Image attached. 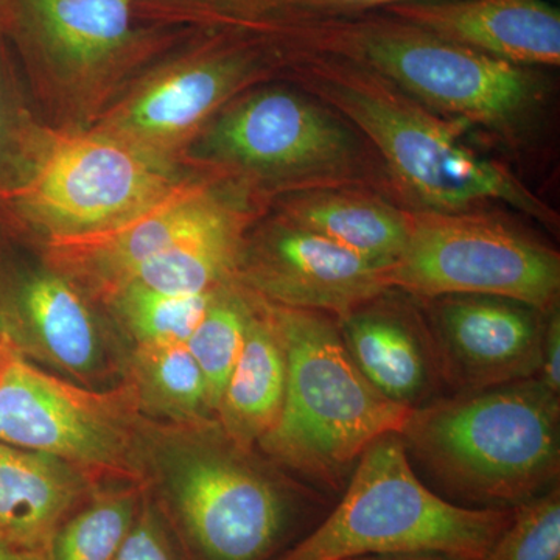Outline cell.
I'll use <instances>...</instances> for the list:
<instances>
[{
  "mask_svg": "<svg viewBox=\"0 0 560 560\" xmlns=\"http://www.w3.org/2000/svg\"><path fill=\"white\" fill-rule=\"evenodd\" d=\"M282 474L217 420L156 422L145 488L187 560H276L330 511L318 490Z\"/></svg>",
  "mask_w": 560,
  "mask_h": 560,
  "instance_id": "1",
  "label": "cell"
},
{
  "mask_svg": "<svg viewBox=\"0 0 560 560\" xmlns=\"http://www.w3.org/2000/svg\"><path fill=\"white\" fill-rule=\"evenodd\" d=\"M279 50L280 66L289 69L301 91L368 140L407 208L486 212L482 209L506 206L547 230H558L556 210L510 168L467 147L459 121L440 116L353 62L312 51Z\"/></svg>",
  "mask_w": 560,
  "mask_h": 560,
  "instance_id": "2",
  "label": "cell"
},
{
  "mask_svg": "<svg viewBox=\"0 0 560 560\" xmlns=\"http://www.w3.org/2000/svg\"><path fill=\"white\" fill-rule=\"evenodd\" d=\"M377 73L442 117L480 128L511 150L539 138L548 105L540 69L486 57L385 11L285 22L249 32Z\"/></svg>",
  "mask_w": 560,
  "mask_h": 560,
  "instance_id": "3",
  "label": "cell"
},
{
  "mask_svg": "<svg viewBox=\"0 0 560 560\" xmlns=\"http://www.w3.org/2000/svg\"><path fill=\"white\" fill-rule=\"evenodd\" d=\"M400 438L459 506L514 510L559 485L560 396L539 377L438 397L412 410Z\"/></svg>",
  "mask_w": 560,
  "mask_h": 560,
  "instance_id": "4",
  "label": "cell"
},
{
  "mask_svg": "<svg viewBox=\"0 0 560 560\" xmlns=\"http://www.w3.org/2000/svg\"><path fill=\"white\" fill-rule=\"evenodd\" d=\"M271 308L285 348V397L256 451L315 490L342 492L363 452L385 434H400L412 410L361 374L335 316Z\"/></svg>",
  "mask_w": 560,
  "mask_h": 560,
  "instance_id": "5",
  "label": "cell"
},
{
  "mask_svg": "<svg viewBox=\"0 0 560 560\" xmlns=\"http://www.w3.org/2000/svg\"><path fill=\"white\" fill-rule=\"evenodd\" d=\"M514 510H471L430 489L416 474L399 433L372 442L342 497L276 560H350L442 555L481 560Z\"/></svg>",
  "mask_w": 560,
  "mask_h": 560,
  "instance_id": "6",
  "label": "cell"
},
{
  "mask_svg": "<svg viewBox=\"0 0 560 560\" xmlns=\"http://www.w3.org/2000/svg\"><path fill=\"white\" fill-rule=\"evenodd\" d=\"M206 149L215 162L287 194L363 189L405 206L368 140L304 91L265 88L230 103Z\"/></svg>",
  "mask_w": 560,
  "mask_h": 560,
  "instance_id": "7",
  "label": "cell"
},
{
  "mask_svg": "<svg viewBox=\"0 0 560 560\" xmlns=\"http://www.w3.org/2000/svg\"><path fill=\"white\" fill-rule=\"evenodd\" d=\"M156 420L139 410L121 378L86 388L0 349V442L75 464L102 485L147 486Z\"/></svg>",
  "mask_w": 560,
  "mask_h": 560,
  "instance_id": "8",
  "label": "cell"
},
{
  "mask_svg": "<svg viewBox=\"0 0 560 560\" xmlns=\"http://www.w3.org/2000/svg\"><path fill=\"white\" fill-rule=\"evenodd\" d=\"M386 283L418 301L485 294L550 313L559 307L560 256L489 212L410 209L407 248Z\"/></svg>",
  "mask_w": 560,
  "mask_h": 560,
  "instance_id": "9",
  "label": "cell"
},
{
  "mask_svg": "<svg viewBox=\"0 0 560 560\" xmlns=\"http://www.w3.org/2000/svg\"><path fill=\"white\" fill-rule=\"evenodd\" d=\"M143 151L103 136L58 138L22 191L51 238L106 230L136 215L171 189Z\"/></svg>",
  "mask_w": 560,
  "mask_h": 560,
  "instance_id": "10",
  "label": "cell"
},
{
  "mask_svg": "<svg viewBox=\"0 0 560 560\" xmlns=\"http://www.w3.org/2000/svg\"><path fill=\"white\" fill-rule=\"evenodd\" d=\"M388 270L279 215L246 234L234 280L272 305L340 319L389 290Z\"/></svg>",
  "mask_w": 560,
  "mask_h": 560,
  "instance_id": "11",
  "label": "cell"
},
{
  "mask_svg": "<svg viewBox=\"0 0 560 560\" xmlns=\"http://www.w3.org/2000/svg\"><path fill=\"white\" fill-rule=\"evenodd\" d=\"M445 388L477 393L539 377L548 313L485 294L418 301Z\"/></svg>",
  "mask_w": 560,
  "mask_h": 560,
  "instance_id": "12",
  "label": "cell"
},
{
  "mask_svg": "<svg viewBox=\"0 0 560 560\" xmlns=\"http://www.w3.org/2000/svg\"><path fill=\"white\" fill-rule=\"evenodd\" d=\"M242 33L212 40L154 77L121 106L109 136L140 151L167 145L189 136L245 86L264 79L282 54L267 39Z\"/></svg>",
  "mask_w": 560,
  "mask_h": 560,
  "instance_id": "13",
  "label": "cell"
},
{
  "mask_svg": "<svg viewBox=\"0 0 560 560\" xmlns=\"http://www.w3.org/2000/svg\"><path fill=\"white\" fill-rule=\"evenodd\" d=\"M0 324L11 348L50 374L94 389L124 378L128 348L102 326L83 291L51 268L14 285L0 302Z\"/></svg>",
  "mask_w": 560,
  "mask_h": 560,
  "instance_id": "14",
  "label": "cell"
},
{
  "mask_svg": "<svg viewBox=\"0 0 560 560\" xmlns=\"http://www.w3.org/2000/svg\"><path fill=\"white\" fill-rule=\"evenodd\" d=\"M385 291L338 320L350 359L388 399L416 408L445 388L429 329L416 300Z\"/></svg>",
  "mask_w": 560,
  "mask_h": 560,
  "instance_id": "15",
  "label": "cell"
},
{
  "mask_svg": "<svg viewBox=\"0 0 560 560\" xmlns=\"http://www.w3.org/2000/svg\"><path fill=\"white\" fill-rule=\"evenodd\" d=\"M382 11L512 66L560 65V11L547 0H427Z\"/></svg>",
  "mask_w": 560,
  "mask_h": 560,
  "instance_id": "16",
  "label": "cell"
},
{
  "mask_svg": "<svg viewBox=\"0 0 560 560\" xmlns=\"http://www.w3.org/2000/svg\"><path fill=\"white\" fill-rule=\"evenodd\" d=\"M101 486L58 456L0 442V541L46 552L62 523Z\"/></svg>",
  "mask_w": 560,
  "mask_h": 560,
  "instance_id": "17",
  "label": "cell"
},
{
  "mask_svg": "<svg viewBox=\"0 0 560 560\" xmlns=\"http://www.w3.org/2000/svg\"><path fill=\"white\" fill-rule=\"evenodd\" d=\"M36 46L55 65L95 70L135 49V0H16Z\"/></svg>",
  "mask_w": 560,
  "mask_h": 560,
  "instance_id": "18",
  "label": "cell"
},
{
  "mask_svg": "<svg viewBox=\"0 0 560 560\" xmlns=\"http://www.w3.org/2000/svg\"><path fill=\"white\" fill-rule=\"evenodd\" d=\"M279 215L388 268L399 259L410 237V209L371 190L287 194Z\"/></svg>",
  "mask_w": 560,
  "mask_h": 560,
  "instance_id": "19",
  "label": "cell"
},
{
  "mask_svg": "<svg viewBox=\"0 0 560 560\" xmlns=\"http://www.w3.org/2000/svg\"><path fill=\"white\" fill-rule=\"evenodd\" d=\"M287 385V355L270 302L253 294V311L237 364L217 408L226 436L246 451L278 422Z\"/></svg>",
  "mask_w": 560,
  "mask_h": 560,
  "instance_id": "20",
  "label": "cell"
},
{
  "mask_svg": "<svg viewBox=\"0 0 560 560\" xmlns=\"http://www.w3.org/2000/svg\"><path fill=\"white\" fill-rule=\"evenodd\" d=\"M250 220L245 209L221 200L200 223L138 265L117 289L139 285L173 294L219 289L234 280Z\"/></svg>",
  "mask_w": 560,
  "mask_h": 560,
  "instance_id": "21",
  "label": "cell"
},
{
  "mask_svg": "<svg viewBox=\"0 0 560 560\" xmlns=\"http://www.w3.org/2000/svg\"><path fill=\"white\" fill-rule=\"evenodd\" d=\"M124 378L145 418L175 425L217 420L205 375L186 345L128 346Z\"/></svg>",
  "mask_w": 560,
  "mask_h": 560,
  "instance_id": "22",
  "label": "cell"
},
{
  "mask_svg": "<svg viewBox=\"0 0 560 560\" xmlns=\"http://www.w3.org/2000/svg\"><path fill=\"white\" fill-rule=\"evenodd\" d=\"M145 486L103 485L55 533L47 560H113L138 517Z\"/></svg>",
  "mask_w": 560,
  "mask_h": 560,
  "instance_id": "23",
  "label": "cell"
},
{
  "mask_svg": "<svg viewBox=\"0 0 560 560\" xmlns=\"http://www.w3.org/2000/svg\"><path fill=\"white\" fill-rule=\"evenodd\" d=\"M215 291L173 294L124 285L102 302L116 316L128 346L186 345L205 318Z\"/></svg>",
  "mask_w": 560,
  "mask_h": 560,
  "instance_id": "24",
  "label": "cell"
},
{
  "mask_svg": "<svg viewBox=\"0 0 560 560\" xmlns=\"http://www.w3.org/2000/svg\"><path fill=\"white\" fill-rule=\"evenodd\" d=\"M250 311L253 293L230 280L217 289L205 318L186 342L205 375L215 418L223 390L242 353Z\"/></svg>",
  "mask_w": 560,
  "mask_h": 560,
  "instance_id": "25",
  "label": "cell"
},
{
  "mask_svg": "<svg viewBox=\"0 0 560 560\" xmlns=\"http://www.w3.org/2000/svg\"><path fill=\"white\" fill-rule=\"evenodd\" d=\"M481 560H560L559 485L514 508L511 522Z\"/></svg>",
  "mask_w": 560,
  "mask_h": 560,
  "instance_id": "26",
  "label": "cell"
},
{
  "mask_svg": "<svg viewBox=\"0 0 560 560\" xmlns=\"http://www.w3.org/2000/svg\"><path fill=\"white\" fill-rule=\"evenodd\" d=\"M412 2L427 0H232L217 24L250 32L265 25L355 16Z\"/></svg>",
  "mask_w": 560,
  "mask_h": 560,
  "instance_id": "27",
  "label": "cell"
},
{
  "mask_svg": "<svg viewBox=\"0 0 560 560\" xmlns=\"http://www.w3.org/2000/svg\"><path fill=\"white\" fill-rule=\"evenodd\" d=\"M113 560H187L175 533L147 488L138 517Z\"/></svg>",
  "mask_w": 560,
  "mask_h": 560,
  "instance_id": "28",
  "label": "cell"
},
{
  "mask_svg": "<svg viewBox=\"0 0 560 560\" xmlns=\"http://www.w3.org/2000/svg\"><path fill=\"white\" fill-rule=\"evenodd\" d=\"M539 378L548 389L560 396V311L556 307L547 315Z\"/></svg>",
  "mask_w": 560,
  "mask_h": 560,
  "instance_id": "29",
  "label": "cell"
},
{
  "mask_svg": "<svg viewBox=\"0 0 560 560\" xmlns=\"http://www.w3.org/2000/svg\"><path fill=\"white\" fill-rule=\"evenodd\" d=\"M138 7V0H135ZM186 2L194 3L198 10L208 18L209 21H215L217 18L223 13L224 9L232 2V0H186Z\"/></svg>",
  "mask_w": 560,
  "mask_h": 560,
  "instance_id": "30",
  "label": "cell"
},
{
  "mask_svg": "<svg viewBox=\"0 0 560 560\" xmlns=\"http://www.w3.org/2000/svg\"><path fill=\"white\" fill-rule=\"evenodd\" d=\"M0 560H47L46 552L14 550L0 541Z\"/></svg>",
  "mask_w": 560,
  "mask_h": 560,
  "instance_id": "31",
  "label": "cell"
},
{
  "mask_svg": "<svg viewBox=\"0 0 560 560\" xmlns=\"http://www.w3.org/2000/svg\"><path fill=\"white\" fill-rule=\"evenodd\" d=\"M350 560H463L442 555H401V556H370Z\"/></svg>",
  "mask_w": 560,
  "mask_h": 560,
  "instance_id": "32",
  "label": "cell"
},
{
  "mask_svg": "<svg viewBox=\"0 0 560 560\" xmlns=\"http://www.w3.org/2000/svg\"><path fill=\"white\" fill-rule=\"evenodd\" d=\"M5 342H7V338H5V335H3L2 324H0V349L3 348V345H5Z\"/></svg>",
  "mask_w": 560,
  "mask_h": 560,
  "instance_id": "33",
  "label": "cell"
}]
</instances>
